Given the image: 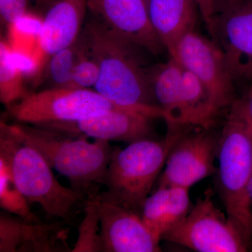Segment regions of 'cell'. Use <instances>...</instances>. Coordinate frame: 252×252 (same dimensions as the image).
Listing matches in <instances>:
<instances>
[{"instance_id": "10", "label": "cell", "mask_w": 252, "mask_h": 252, "mask_svg": "<svg viewBox=\"0 0 252 252\" xmlns=\"http://www.w3.org/2000/svg\"><path fill=\"white\" fill-rule=\"evenodd\" d=\"M157 118L163 119V113L159 107L122 108L100 113L77 122L51 123L39 126L71 135L93 137L94 140L132 143L149 138L152 121Z\"/></svg>"}, {"instance_id": "32", "label": "cell", "mask_w": 252, "mask_h": 252, "mask_svg": "<svg viewBox=\"0 0 252 252\" xmlns=\"http://www.w3.org/2000/svg\"><path fill=\"white\" fill-rule=\"evenodd\" d=\"M252 244V238H251V242H250V245H251Z\"/></svg>"}, {"instance_id": "29", "label": "cell", "mask_w": 252, "mask_h": 252, "mask_svg": "<svg viewBox=\"0 0 252 252\" xmlns=\"http://www.w3.org/2000/svg\"><path fill=\"white\" fill-rule=\"evenodd\" d=\"M248 192L249 200H250V205H251L252 210V170L251 175H250V180H249Z\"/></svg>"}, {"instance_id": "30", "label": "cell", "mask_w": 252, "mask_h": 252, "mask_svg": "<svg viewBox=\"0 0 252 252\" xmlns=\"http://www.w3.org/2000/svg\"><path fill=\"white\" fill-rule=\"evenodd\" d=\"M245 125L247 126V127H248V130L249 131H250V133H251V135L252 136V122L248 123V124H245Z\"/></svg>"}, {"instance_id": "18", "label": "cell", "mask_w": 252, "mask_h": 252, "mask_svg": "<svg viewBox=\"0 0 252 252\" xmlns=\"http://www.w3.org/2000/svg\"><path fill=\"white\" fill-rule=\"evenodd\" d=\"M183 71L180 63L172 57L167 63L156 64L147 70L154 101L166 122L172 117L178 100Z\"/></svg>"}, {"instance_id": "4", "label": "cell", "mask_w": 252, "mask_h": 252, "mask_svg": "<svg viewBox=\"0 0 252 252\" xmlns=\"http://www.w3.org/2000/svg\"><path fill=\"white\" fill-rule=\"evenodd\" d=\"M185 129L167 126L162 140L142 139L124 149L114 147L103 180L107 190L102 193L127 208L140 210Z\"/></svg>"}, {"instance_id": "6", "label": "cell", "mask_w": 252, "mask_h": 252, "mask_svg": "<svg viewBox=\"0 0 252 252\" xmlns=\"http://www.w3.org/2000/svg\"><path fill=\"white\" fill-rule=\"evenodd\" d=\"M6 107L10 117L20 124L38 126L77 122L112 109L130 108L113 103L95 90L67 88L28 93Z\"/></svg>"}, {"instance_id": "34", "label": "cell", "mask_w": 252, "mask_h": 252, "mask_svg": "<svg viewBox=\"0 0 252 252\" xmlns=\"http://www.w3.org/2000/svg\"><path fill=\"white\" fill-rule=\"evenodd\" d=\"M35 1H36H36H37V0H35Z\"/></svg>"}, {"instance_id": "2", "label": "cell", "mask_w": 252, "mask_h": 252, "mask_svg": "<svg viewBox=\"0 0 252 252\" xmlns=\"http://www.w3.org/2000/svg\"><path fill=\"white\" fill-rule=\"evenodd\" d=\"M0 158L11 169L18 189L30 205L36 203L50 217L69 222L86 199L61 185L37 149L23 137L17 124L0 122Z\"/></svg>"}, {"instance_id": "12", "label": "cell", "mask_w": 252, "mask_h": 252, "mask_svg": "<svg viewBox=\"0 0 252 252\" xmlns=\"http://www.w3.org/2000/svg\"><path fill=\"white\" fill-rule=\"evenodd\" d=\"M103 252H158V240L140 213L99 193L96 196Z\"/></svg>"}, {"instance_id": "33", "label": "cell", "mask_w": 252, "mask_h": 252, "mask_svg": "<svg viewBox=\"0 0 252 252\" xmlns=\"http://www.w3.org/2000/svg\"><path fill=\"white\" fill-rule=\"evenodd\" d=\"M198 0H196L197 3H198Z\"/></svg>"}, {"instance_id": "28", "label": "cell", "mask_w": 252, "mask_h": 252, "mask_svg": "<svg viewBox=\"0 0 252 252\" xmlns=\"http://www.w3.org/2000/svg\"><path fill=\"white\" fill-rule=\"evenodd\" d=\"M56 0H37L36 4L42 9H49Z\"/></svg>"}, {"instance_id": "20", "label": "cell", "mask_w": 252, "mask_h": 252, "mask_svg": "<svg viewBox=\"0 0 252 252\" xmlns=\"http://www.w3.org/2000/svg\"><path fill=\"white\" fill-rule=\"evenodd\" d=\"M23 74L12 56L9 41H0V101L6 107L17 102L28 92L23 85Z\"/></svg>"}, {"instance_id": "26", "label": "cell", "mask_w": 252, "mask_h": 252, "mask_svg": "<svg viewBox=\"0 0 252 252\" xmlns=\"http://www.w3.org/2000/svg\"><path fill=\"white\" fill-rule=\"evenodd\" d=\"M229 114L245 124L252 122V87L242 98L235 99Z\"/></svg>"}, {"instance_id": "17", "label": "cell", "mask_w": 252, "mask_h": 252, "mask_svg": "<svg viewBox=\"0 0 252 252\" xmlns=\"http://www.w3.org/2000/svg\"><path fill=\"white\" fill-rule=\"evenodd\" d=\"M197 7L196 0H149L151 22L170 56L182 38L194 31Z\"/></svg>"}, {"instance_id": "5", "label": "cell", "mask_w": 252, "mask_h": 252, "mask_svg": "<svg viewBox=\"0 0 252 252\" xmlns=\"http://www.w3.org/2000/svg\"><path fill=\"white\" fill-rule=\"evenodd\" d=\"M217 191L230 221L250 247L252 210L248 187L252 170V136L245 123L228 114L220 135Z\"/></svg>"}, {"instance_id": "31", "label": "cell", "mask_w": 252, "mask_h": 252, "mask_svg": "<svg viewBox=\"0 0 252 252\" xmlns=\"http://www.w3.org/2000/svg\"><path fill=\"white\" fill-rule=\"evenodd\" d=\"M148 1H149V0H144V1H145L146 4H147H147H148Z\"/></svg>"}, {"instance_id": "27", "label": "cell", "mask_w": 252, "mask_h": 252, "mask_svg": "<svg viewBox=\"0 0 252 252\" xmlns=\"http://www.w3.org/2000/svg\"><path fill=\"white\" fill-rule=\"evenodd\" d=\"M238 0H198V8L207 25L220 11Z\"/></svg>"}, {"instance_id": "3", "label": "cell", "mask_w": 252, "mask_h": 252, "mask_svg": "<svg viewBox=\"0 0 252 252\" xmlns=\"http://www.w3.org/2000/svg\"><path fill=\"white\" fill-rule=\"evenodd\" d=\"M17 126L23 137L39 151L51 168L69 181L71 188L86 199L99 193L114 150L108 141L91 142L85 136L28 124Z\"/></svg>"}, {"instance_id": "13", "label": "cell", "mask_w": 252, "mask_h": 252, "mask_svg": "<svg viewBox=\"0 0 252 252\" xmlns=\"http://www.w3.org/2000/svg\"><path fill=\"white\" fill-rule=\"evenodd\" d=\"M88 13L119 35L158 56L166 51L144 0H88Z\"/></svg>"}, {"instance_id": "9", "label": "cell", "mask_w": 252, "mask_h": 252, "mask_svg": "<svg viewBox=\"0 0 252 252\" xmlns=\"http://www.w3.org/2000/svg\"><path fill=\"white\" fill-rule=\"evenodd\" d=\"M170 57L198 78L220 112L230 107L235 99V81L224 55L215 41L195 31L189 32Z\"/></svg>"}, {"instance_id": "15", "label": "cell", "mask_w": 252, "mask_h": 252, "mask_svg": "<svg viewBox=\"0 0 252 252\" xmlns=\"http://www.w3.org/2000/svg\"><path fill=\"white\" fill-rule=\"evenodd\" d=\"M87 1L56 0L48 9L41 23L36 54L39 66V82L49 58L72 44L80 36L87 16Z\"/></svg>"}, {"instance_id": "23", "label": "cell", "mask_w": 252, "mask_h": 252, "mask_svg": "<svg viewBox=\"0 0 252 252\" xmlns=\"http://www.w3.org/2000/svg\"><path fill=\"white\" fill-rule=\"evenodd\" d=\"M41 23L42 20L39 21L37 18L27 14L10 26L8 28V41L12 49L21 54L34 56L36 59Z\"/></svg>"}, {"instance_id": "14", "label": "cell", "mask_w": 252, "mask_h": 252, "mask_svg": "<svg viewBox=\"0 0 252 252\" xmlns=\"http://www.w3.org/2000/svg\"><path fill=\"white\" fill-rule=\"evenodd\" d=\"M70 228L64 223L29 221L0 214V252H68Z\"/></svg>"}, {"instance_id": "8", "label": "cell", "mask_w": 252, "mask_h": 252, "mask_svg": "<svg viewBox=\"0 0 252 252\" xmlns=\"http://www.w3.org/2000/svg\"><path fill=\"white\" fill-rule=\"evenodd\" d=\"M220 135L213 128H185L169 153L165 168L158 179V187L175 186L190 189L215 175Z\"/></svg>"}, {"instance_id": "11", "label": "cell", "mask_w": 252, "mask_h": 252, "mask_svg": "<svg viewBox=\"0 0 252 252\" xmlns=\"http://www.w3.org/2000/svg\"><path fill=\"white\" fill-rule=\"evenodd\" d=\"M233 80L252 77V0H238L207 25Z\"/></svg>"}, {"instance_id": "16", "label": "cell", "mask_w": 252, "mask_h": 252, "mask_svg": "<svg viewBox=\"0 0 252 252\" xmlns=\"http://www.w3.org/2000/svg\"><path fill=\"white\" fill-rule=\"evenodd\" d=\"M189 189L185 187H158L141 207L144 224L158 240L187 217L191 210Z\"/></svg>"}, {"instance_id": "21", "label": "cell", "mask_w": 252, "mask_h": 252, "mask_svg": "<svg viewBox=\"0 0 252 252\" xmlns=\"http://www.w3.org/2000/svg\"><path fill=\"white\" fill-rule=\"evenodd\" d=\"M0 207L5 212L29 221H40L33 213L30 204L21 193L13 177L11 169L0 158Z\"/></svg>"}, {"instance_id": "7", "label": "cell", "mask_w": 252, "mask_h": 252, "mask_svg": "<svg viewBox=\"0 0 252 252\" xmlns=\"http://www.w3.org/2000/svg\"><path fill=\"white\" fill-rule=\"evenodd\" d=\"M162 240L198 252H245L250 248L227 215L214 203L211 189Z\"/></svg>"}, {"instance_id": "24", "label": "cell", "mask_w": 252, "mask_h": 252, "mask_svg": "<svg viewBox=\"0 0 252 252\" xmlns=\"http://www.w3.org/2000/svg\"><path fill=\"white\" fill-rule=\"evenodd\" d=\"M99 77L98 64L90 56H86L77 63L67 85L63 88L89 89L94 87Z\"/></svg>"}, {"instance_id": "25", "label": "cell", "mask_w": 252, "mask_h": 252, "mask_svg": "<svg viewBox=\"0 0 252 252\" xmlns=\"http://www.w3.org/2000/svg\"><path fill=\"white\" fill-rule=\"evenodd\" d=\"M28 0H0V18L3 26L9 28L27 14Z\"/></svg>"}, {"instance_id": "22", "label": "cell", "mask_w": 252, "mask_h": 252, "mask_svg": "<svg viewBox=\"0 0 252 252\" xmlns=\"http://www.w3.org/2000/svg\"><path fill=\"white\" fill-rule=\"evenodd\" d=\"M97 194L86 198L84 206V218L79 227L77 240L71 252H103L100 236V220L96 203Z\"/></svg>"}, {"instance_id": "19", "label": "cell", "mask_w": 252, "mask_h": 252, "mask_svg": "<svg viewBox=\"0 0 252 252\" xmlns=\"http://www.w3.org/2000/svg\"><path fill=\"white\" fill-rule=\"evenodd\" d=\"M89 55V43L85 32L82 31L77 40L49 58L39 84L45 83L46 89L64 87L77 63Z\"/></svg>"}, {"instance_id": "1", "label": "cell", "mask_w": 252, "mask_h": 252, "mask_svg": "<svg viewBox=\"0 0 252 252\" xmlns=\"http://www.w3.org/2000/svg\"><path fill=\"white\" fill-rule=\"evenodd\" d=\"M89 56L99 66L94 90L113 103L130 108L158 107L144 67L142 48L119 35L89 15L84 29Z\"/></svg>"}]
</instances>
